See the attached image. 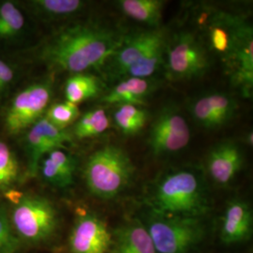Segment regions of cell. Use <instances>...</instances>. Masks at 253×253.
Instances as JSON below:
<instances>
[{
	"mask_svg": "<svg viewBox=\"0 0 253 253\" xmlns=\"http://www.w3.org/2000/svg\"><path fill=\"white\" fill-rule=\"evenodd\" d=\"M165 39V32L160 28L125 36L121 45L107 62L109 74L113 77H124L128 69L141 61L152 47Z\"/></svg>",
	"mask_w": 253,
	"mask_h": 253,
	"instance_id": "cell-12",
	"label": "cell"
},
{
	"mask_svg": "<svg viewBox=\"0 0 253 253\" xmlns=\"http://www.w3.org/2000/svg\"><path fill=\"white\" fill-rule=\"evenodd\" d=\"M134 166L126 151L118 145H104L86 161L84 177L93 195L101 199L117 197L126 189Z\"/></svg>",
	"mask_w": 253,
	"mask_h": 253,
	"instance_id": "cell-3",
	"label": "cell"
},
{
	"mask_svg": "<svg viewBox=\"0 0 253 253\" xmlns=\"http://www.w3.org/2000/svg\"><path fill=\"white\" fill-rule=\"evenodd\" d=\"M73 136L68 128L62 129L53 125L45 117L30 126L24 140L27 158V175L34 177L39 165L46 154L73 142Z\"/></svg>",
	"mask_w": 253,
	"mask_h": 253,
	"instance_id": "cell-11",
	"label": "cell"
},
{
	"mask_svg": "<svg viewBox=\"0 0 253 253\" xmlns=\"http://www.w3.org/2000/svg\"><path fill=\"white\" fill-rule=\"evenodd\" d=\"M77 168V161L73 154L64 148H57L42 159L38 172L50 186L66 189L73 185Z\"/></svg>",
	"mask_w": 253,
	"mask_h": 253,
	"instance_id": "cell-15",
	"label": "cell"
},
{
	"mask_svg": "<svg viewBox=\"0 0 253 253\" xmlns=\"http://www.w3.org/2000/svg\"><path fill=\"white\" fill-rule=\"evenodd\" d=\"M80 117V111L76 104L69 101L54 102L45 112V118L53 125L59 128L66 129L70 125L76 122Z\"/></svg>",
	"mask_w": 253,
	"mask_h": 253,
	"instance_id": "cell-26",
	"label": "cell"
},
{
	"mask_svg": "<svg viewBox=\"0 0 253 253\" xmlns=\"http://www.w3.org/2000/svg\"><path fill=\"white\" fill-rule=\"evenodd\" d=\"M52 95V84L49 81L30 84L18 92L4 116V127L7 133L18 135L35 124L45 114Z\"/></svg>",
	"mask_w": 253,
	"mask_h": 253,
	"instance_id": "cell-7",
	"label": "cell"
},
{
	"mask_svg": "<svg viewBox=\"0 0 253 253\" xmlns=\"http://www.w3.org/2000/svg\"><path fill=\"white\" fill-rule=\"evenodd\" d=\"M113 237V253H157L146 227L138 220L118 228Z\"/></svg>",
	"mask_w": 253,
	"mask_h": 253,
	"instance_id": "cell-17",
	"label": "cell"
},
{
	"mask_svg": "<svg viewBox=\"0 0 253 253\" xmlns=\"http://www.w3.org/2000/svg\"><path fill=\"white\" fill-rule=\"evenodd\" d=\"M235 100L229 95L213 92L191 102L190 113L197 123L206 128H217L235 116Z\"/></svg>",
	"mask_w": 253,
	"mask_h": 253,
	"instance_id": "cell-13",
	"label": "cell"
},
{
	"mask_svg": "<svg viewBox=\"0 0 253 253\" xmlns=\"http://www.w3.org/2000/svg\"><path fill=\"white\" fill-rule=\"evenodd\" d=\"M125 36L100 24H76L51 37L41 46L37 57L54 71L85 73L107 63Z\"/></svg>",
	"mask_w": 253,
	"mask_h": 253,
	"instance_id": "cell-1",
	"label": "cell"
},
{
	"mask_svg": "<svg viewBox=\"0 0 253 253\" xmlns=\"http://www.w3.org/2000/svg\"><path fill=\"white\" fill-rule=\"evenodd\" d=\"M153 84L148 79L126 77L117 84L103 97V101L109 104H134L142 103L152 92Z\"/></svg>",
	"mask_w": 253,
	"mask_h": 253,
	"instance_id": "cell-18",
	"label": "cell"
},
{
	"mask_svg": "<svg viewBox=\"0 0 253 253\" xmlns=\"http://www.w3.org/2000/svg\"><path fill=\"white\" fill-rule=\"evenodd\" d=\"M9 219L22 244L39 245L50 240L58 227V213L46 197L27 193L13 206Z\"/></svg>",
	"mask_w": 253,
	"mask_h": 253,
	"instance_id": "cell-4",
	"label": "cell"
},
{
	"mask_svg": "<svg viewBox=\"0 0 253 253\" xmlns=\"http://www.w3.org/2000/svg\"><path fill=\"white\" fill-rule=\"evenodd\" d=\"M23 195H24L23 192L14 190V189L8 190L7 192L4 193V196L8 199V201H9V203H10L12 206L18 205L19 202L21 201L22 197H23Z\"/></svg>",
	"mask_w": 253,
	"mask_h": 253,
	"instance_id": "cell-29",
	"label": "cell"
},
{
	"mask_svg": "<svg viewBox=\"0 0 253 253\" xmlns=\"http://www.w3.org/2000/svg\"><path fill=\"white\" fill-rule=\"evenodd\" d=\"M190 141L188 122L174 107H166L155 118L148 144L155 155L172 154L184 149Z\"/></svg>",
	"mask_w": 253,
	"mask_h": 253,
	"instance_id": "cell-9",
	"label": "cell"
},
{
	"mask_svg": "<svg viewBox=\"0 0 253 253\" xmlns=\"http://www.w3.org/2000/svg\"><path fill=\"white\" fill-rule=\"evenodd\" d=\"M145 227L157 253H189L205 236L199 217L166 215L152 211Z\"/></svg>",
	"mask_w": 253,
	"mask_h": 253,
	"instance_id": "cell-5",
	"label": "cell"
},
{
	"mask_svg": "<svg viewBox=\"0 0 253 253\" xmlns=\"http://www.w3.org/2000/svg\"><path fill=\"white\" fill-rule=\"evenodd\" d=\"M102 89L100 78L87 73L72 74L65 83L64 94L67 101L78 104L97 97Z\"/></svg>",
	"mask_w": 253,
	"mask_h": 253,
	"instance_id": "cell-19",
	"label": "cell"
},
{
	"mask_svg": "<svg viewBox=\"0 0 253 253\" xmlns=\"http://www.w3.org/2000/svg\"><path fill=\"white\" fill-rule=\"evenodd\" d=\"M112 245L113 235L106 222L91 211L77 210L69 236L71 253H108Z\"/></svg>",
	"mask_w": 253,
	"mask_h": 253,
	"instance_id": "cell-10",
	"label": "cell"
},
{
	"mask_svg": "<svg viewBox=\"0 0 253 253\" xmlns=\"http://www.w3.org/2000/svg\"><path fill=\"white\" fill-rule=\"evenodd\" d=\"M20 177L16 155L5 142L0 140V193L12 190Z\"/></svg>",
	"mask_w": 253,
	"mask_h": 253,
	"instance_id": "cell-25",
	"label": "cell"
},
{
	"mask_svg": "<svg viewBox=\"0 0 253 253\" xmlns=\"http://www.w3.org/2000/svg\"><path fill=\"white\" fill-rule=\"evenodd\" d=\"M110 126V119L101 108L92 109L84 114L73 124L72 134L79 139H86L104 133Z\"/></svg>",
	"mask_w": 253,
	"mask_h": 253,
	"instance_id": "cell-21",
	"label": "cell"
},
{
	"mask_svg": "<svg viewBox=\"0 0 253 253\" xmlns=\"http://www.w3.org/2000/svg\"><path fill=\"white\" fill-rule=\"evenodd\" d=\"M85 3L80 0H34L29 6L44 18H61L80 11Z\"/></svg>",
	"mask_w": 253,
	"mask_h": 253,
	"instance_id": "cell-23",
	"label": "cell"
},
{
	"mask_svg": "<svg viewBox=\"0 0 253 253\" xmlns=\"http://www.w3.org/2000/svg\"><path fill=\"white\" fill-rule=\"evenodd\" d=\"M200 24L205 30L208 45L230 66L235 53L247 35L253 32V27L242 17L222 10L210 9L202 14Z\"/></svg>",
	"mask_w": 253,
	"mask_h": 253,
	"instance_id": "cell-6",
	"label": "cell"
},
{
	"mask_svg": "<svg viewBox=\"0 0 253 253\" xmlns=\"http://www.w3.org/2000/svg\"><path fill=\"white\" fill-rule=\"evenodd\" d=\"M247 142H248V145H253V132L251 131L250 133H249V135L247 137Z\"/></svg>",
	"mask_w": 253,
	"mask_h": 253,
	"instance_id": "cell-30",
	"label": "cell"
},
{
	"mask_svg": "<svg viewBox=\"0 0 253 253\" xmlns=\"http://www.w3.org/2000/svg\"><path fill=\"white\" fill-rule=\"evenodd\" d=\"M118 6L127 17L157 27L162 21L164 2L160 0H120Z\"/></svg>",
	"mask_w": 253,
	"mask_h": 253,
	"instance_id": "cell-20",
	"label": "cell"
},
{
	"mask_svg": "<svg viewBox=\"0 0 253 253\" xmlns=\"http://www.w3.org/2000/svg\"><path fill=\"white\" fill-rule=\"evenodd\" d=\"M253 231V213L241 200L228 204L220 228V238L225 244H235L248 239Z\"/></svg>",
	"mask_w": 253,
	"mask_h": 253,
	"instance_id": "cell-16",
	"label": "cell"
},
{
	"mask_svg": "<svg viewBox=\"0 0 253 253\" xmlns=\"http://www.w3.org/2000/svg\"><path fill=\"white\" fill-rule=\"evenodd\" d=\"M22 243L15 235L4 206H0V253H19Z\"/></svg>",
	"mask_w": 253,
	"mask_h": 253,
	"instance_id": "cell-27",
	"label": "cell"
},
{
	"mask_svg": "<svg viewBox=\"0 0 253 253\" xmlns=\"http://www.w3.org/2000/svg\"><path fill=\"white\" fill-rule=\"evenodd\" d=\"M242 164L243 154L233 142H223L214 146L207 162L210 177L220 186H226L234 180Z\"/></svg>",
	"mask_w": 253,
	"mask_h": 253,
	"instance_id": "cell-14",
	"label": "cell"
},
{
	"mask_svg": "<svg viewBox=\"0 0 253 253\" xmlns=\"http://www.w3.org/2000/svg\"><path fill=\"white\" fill-rule=\"evenodd\" d=\"M16 71L12 65L0 58V100L6 95L15 80Z\"/></svg>",
	"mask_w": 253,
	"mask_h": 253,
	"instance_id": "cell-28",
	"label": "cell"
},
{
	"mask_svg": "<svg viewBox=\"0 0 253 253\" xmlns=\"http://www.w3.org/2000/svg\"><path fill=\"white\" fill-rule=\"evenodd\" d=\"M25 26V16L14 2H0V40L17 38Z\"/></svg>",
	"mask_w": 253,
	"mask_h": 253,
	"instance_id": "cell-24",
	"label": "cell"
},
{
	"mask_svg": "<svg viewBox=\"0 0 253 253\" xmlns=\"http://www.w3.org/2000/svg\"><path fill=\"white\" fill-rule=\"evenodd\" d=\"M166 65L173 80L200 77L209 69V57L198 38L190 31L177 33L165 46Z\"/></svg>",
	"mask_w": 253,
	"mask_h": 253,
	"instance_id": "cell-8",
	"label": "cell"
},
{
	"mask_svg": "<svg viewBox=\"0 0 253 253\" xmlns=\"http://www.w3.org/2000/svg\"><path fill=\"white\" fill-rule=\"evenodd\" d=\"M114 119L118 128L126 135L138 133L148 119L146 110L134 104H122L114 114Z\"/></svg>",
	"mask_w": 253,
	"mask_h": 253,
	"instance_id": "cell-22",
	"label": "cell"
},
{
	"mask_svg": "<svg viewBox=\"0 0 253 253\" xmlns=\"http://www.w3.org/2000/svg\"><path fill=\"white\" fill-rule=\"evenodd\" d=\"M156 213L200 217L208 210V200L202 179L191 170L167 172L154 187L148 199Z\"/></svg>",
	"mask_w": 253,
	"mask_h": 253,
	"instance_id": "cell-2",
	"label": "cell"
}]
</instances>
